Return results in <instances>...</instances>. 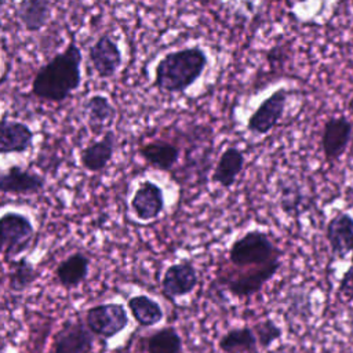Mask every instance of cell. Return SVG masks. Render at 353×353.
<instances>
[{
	"label": "cell",
	"instance_id": "1",
	"mask_svg": "<svg viewBox=\"0 0 353 353\" xmlns=\"http://www.w3.org/2000/svg\"><path fill=\"white\" fill-rule=\"evenodd\" d=\"M81 50L70 43L37 70L32 83V94L48 102L65 101L81 83Z\"/></svg>",
	"mask_w": 353,
	"mask_h": 353
},
{
	"label": "cell",
	"instance_id": "2",
	"mask_svg": "<svg viewBox=\"0 0 353 353\" xmlns=\"http://www.w3.org/2000/svg\"><path fill=\"white\" fill-rule=\"evenodd\" d=\"M207 62L199 46L168 52L156 65L153 84L163 92H183L201 76Z\"/></svg>",
	"mask_w": 353,
	"mask_h": 353
},
{
	"label": "cell",
	"instance_id": "3",
	"mask_svg": "<svg viewBox=\"0 0 353 353\" xmlns=\"http://www.w3.org/2000/svg\"><path fill=\"white\" fill-rule=\"evenodd\" d=\"M281 251L273 244L269 236L261 230H250L237 239L230 250L229 259L237 268L262 266L280 261Z\"/></svg>",
	"mask_w": 353,
	"mask_h": 353
},
{
	"label": "cell",
	"instance_id": "4",
	"mask_svg": "<svg viewBox=\"0 0 353 353\" xmlns=\"http://www.w3.org/2000/svg\"><path fill=\"white\" fill-rule=\"evenodd\" d=\"M0 233L3 255L6 259H11L28 248L34 229L25 215L6 212L0 219Z\"/></svg>",
	"mask_w": 353,
	"mask_h": 353
},
{
	"label": "cell",
	"instance_id": "5",
	"mask_svg": "<svg viewBox=\"0 0 353 353\" xmlns=\"http://www.w3.org/2000/svg\"><path fill=\"white\" fill-rule=\"evenodd\" d=\"M128 324V316L123 305L102 303L88 309L85 325L88 330L102 338H112L121 332Z\"/></svg>",
	"mask_w": 353,
	"mask_h": 353
},
{
	"label": "cell",
	"instance_id": "6",
	"mask_svg": "<svg viewBox=\"0 0 353 353\" xmlns=\"http://www.w3.org/2000/svg\"><path fill=\"white\" fill-rule=\"evenodd\" d=\"M280 268V261L270 262L268 265L256 266L255 269L236 273L233 277H226L223 284L229 292L234 296L245 298L251 296L262 290V287L276 274Z\"/></svg>",
	"mask_w": 353,
	"mask_h": 353
},
{
	"label": "cell",
	"instance_id": "7",
	"mask_svg": "<svg viewBox=\"0 0 353 353\" xmlns=\"http://www.w3.org/2000/svg\"><path fill=\"white\" fill-rule=\"evenodd\" d=\"M287 97H288V92L285 88L276 90L248 117L247 128L251 132L258 135H263L272 131L276 127V124L280 121L284 113Z\"/></svg>",
	"mask_w": 353,
	"mask_h": 353
},
{
	"label": "cell",
	"instance_id": "8",
	"mask_svg": "<svg viewBox=\"0 0 353 353\" xmlns=\"http://www.w3.org/2000/svg\"><path fill=\"white\" fill-rule=\"evenodd\" d=\"M352 134L353 124L346 117H331L324 123L321 149L327 161H335L346 152Z\"/></svg>",
	"mask_w": 353,
	"mask_h": 353
},
{
	"label": "cell",
	"instance_id": "9",
	"mask_svg": "<svg viewBox=\"0 0 353 353\" xmlns=\"http://www.w3.org/2000/svg\"><path fill=\"white\" fill-rule=\"evenodd\" d=\"M91 334L79 319L66 321L57 332L48 353H87L94 341Z\"/></svg>",
	"mask_w": 353,
	"mask_h": 353
},
{
	"label": "cell",
	"instance_id": "10",
	"mask_svg": "<svg viewBox=\"0 0 353 353\" xmlns=\"http://www.w3.org/2000/svg\"><path fill=\"white\" fill-rule=\"evenodd\" d=\"M88 57L91 65L101 79H109L121 66V51L117 43L109 36L102 34L90 47Z\"/></svg>",
	"mask_w": 353,
	"mask_h": 353
},
{
	"label": "cell",
	"instance_id": "11",
	"mask_svg": "<svg viewBox=\"0 0 353 353\" xmlns=\"http://www.w3.org/2000/svg\"><path fill=\"white\" fill-rule=\"evenodd\" d=\"M325 239L334 256L346 258L353 251V216L343 211L335 214L325 226Z\"/></svg>",
	"mask_w": 353,
	"mask_h": 353
},
{
	"label": "cell",
	"instance_id": "12",
	"mask_svg": "<svg viewBox=\"0 0 353 353\" xmlns=\"http://www.w3.org/2000/svg\"><path fill=\"white\" fill-rule=\"evenodd\" d=\"M197 285V272L192 262L182 261L171 265L161 280L163 292L170 298H179L190 294Z\"/></svg>",
	"mask_w": 353,
	"mask_h": 353
},
{
	"label": "cell",
	"instance_id": "13",
	"mask_svg": "<svg viewBox=\"0 0 353 353\" xmlns=\"http://www.w3.org/2000/svg\"><path fill=\"white\" fill-rule=\"evenodd\" d=\"M131 208L141 221H152L164 210V196L159 185L143 181L131 199Z\"/></svg>",
	"mask_w": 353,
	"mask_h": 353
},
{
	"label": "cell",
	"instance_id": "14",
	"mask_svg": "<svg viewBox=\"0 0 353 353\" xmlns=\"http://www.w3.org/2000/svg\"><path fill=\"white\" fill-rule=\"evenodd\" d=\"M44 178L19 165L8 167L0 175V190L12 194H33L44 188Z\"/></svg>",
	"mask_w": 353,
	"mask_h": 353
},
{
	"label": "cell",
	"instance_id": "15",
	"mask_svg": "<svg viewBox=\"0 0 353 353\" xmlns=\"http://www.w3.org/2000/svg\"><path fill=\"white\" fill-rule=\"evenodd\" d=\"M33 131L22 121L8 120L3 116L0 121V152L23 153L33 145Z\"/></svg>",
	"mask_w": 353,
	"mask_h": 353
},
{
	"label": "cell",
	"instance_id": "16",
	"mask_svg": "<svg viewBox=\"0 0 353 353\" xmlns=\"http://www.w3.org/2000/svg\"><path fill=\"white\" fill-rule=\"evenodd\" d=\"M114 145H116L114 132L112 130L105 131L102 139L87 145L83 149L80 154L83 167L91 172H98L105 170L113 157Z\"/></svg>",
	"mask_w": 353,
	"mask_h": 353
},
{
	"label": "cell",
	"instance_id": "17",
	"mask_svg": "<svg viewBox=\"0 0 353 353\" xmlns=\"http://www.w3.org/2000/svg\"><path fill=\"white\" fill-rule=\"evenodd\" d=\"M181 149L168 141H150L139 148V154L152 167L170 171L174 168L179 159Z\"/></svg>",
	"mask_w": 353,
	"mask_h": 353
},
{
	"label": "cell",
	"instance_id": "18",
	"mask_svg": "<svg viewBox=\"0 0 353 353\" xmlns=\"http://www.w3.org/2000/svg\"><path fill=\"white\" fill-rule=\"evenodd\" d=\"M15 14L28 32H39L51 17V3L50 0H19Z\"/></svg>",
	"mask_w": 353,
	"mask_h": 353
},
{
	"label": "cell",
	"instance_id": "19",
	"mask_svg": "<svg viewBox=\"0 0 353 353\" xmlns=\"http://www.w3.org/2000/svg\"><path fill=\"white\" fill-rule=\"evenodd\" d=\"M244 165V154L236 146H229L223 150L216 161L212 172V181L223 188H230Z\"/></svg>",
	"mask_w": 353,
	"mask_h": 353
},
{
	"label": "cell",
	"instance_id": "20",
	"mask_svg": "<svg viewBox=\"0 0 353 353\" xmlns=\"http://www.w3.org/2000/svg\"><path fill=\"white\" fill-rule=\"evenodd\" d=\"M84 110L88 127L94 134H99L114 120L116 116V109L112 102L101 94L90 97L84 105Z\"/></svg>",
	"mask_w": 353,
	"mask_h": 353
},
{
	"label": "cell",
	"instance_id": "21",
	"mask_svg": "<svg viewBox=\"0 0 353 353\" xmlns=\"http://www.w3.org/2000/svg\"><path fill=\"white\" fill-rule=\"evenodd\" d=\"M90 259L81 254L74 252L63 259L57 268V279L59 284L65 288H74L77 287L88 273Z\"/></svg>",
	"mask_w": 353,
	"mask_h": 353
},
{
	"label": "cell",
	"instance_id": "22",
	"mask_svg": "<svg viewBox=\"0 0 353 353\" xmlns=\"http://www.w3.org/2000/svg\"><path fill=\"white\" fill-rule=\"evenodd\" d=\"M256 343L252 328H233L219 339V349L225 353H252L256 350Z\"/></svg>",
	"mask_w": 353,
	"mask_h": 353
},
{
	"label": "cell",
	"instance_id": "23",
	"mask_svg": "<svg viewBox=\"0 0 353 353\" xmlns=\"http://www.w3.org/2000/svg\"><path fill=\"white\" fill-rule=\"evenodd\" d=\"M128 309L138 324L150 327L163 319L161 306L148 295H137L128 299Z\"/></svg>",
	"mask_w": 353,
	"mask_h": 353
},
{
	"label": "cell",
	"instance_id": "24",
	"mask_svg": "<svg viewBox=\"0 0 353 353\" xmlns=\"http://www.w3.org/2000/svg\"><path fill=\"white\" fill-rule=\"evenodd\" d=\"M36 279H37V272L28 259L21 258L10 262L8 285L11 291L21 292L26 290L29 285H32Z\"/></svg>",
	"mask_w": 353,
	"mask_h": 353
},
{
	"label": "cell",
	"instance_id": "25",
	"mask_svg": "<svg viewBox=\"0 0 353 353\" xmlns=\"http://www.w3.org/2000/svg\"><path fill=\"white\" fill-rule=\"evenodd\" d=\"M181 349L182 339L171 327L159 330L148 339V353H181Z\"/></svg>",
	"mask_w": 353,
	"mask_h": 353
},
{
	"label": "cell",
	"instance_id": "26",
	"mask_svg": "<svg viewBox=\"0 0 353 353\" xmlns=\"http://www.w3.org/2000/svg\"><path fill=\"white\" fill-rule=\"evenodd\" d=\"M254 332L256 335L258 343L262 347H269L274 341H277L281 336V328L270 319L263 320L261 323H258L254 327Z\"/></svg>",
	"mask_w": 353,
	"mask_h": 353
},
{
	"label": "cell",
	"instance_id": "27",
	"mask_svg": "<svg viewBox=\"0 0 353 353\" xmlns=\"http://www.w3.org/2000/svg\"><path fill=\"white\" fill-rule=\"evenodd\" d=\"M338 292L347 301H353V265L343 273L339 281Z\"/></svg>",
	"mask_w": 353,
	"mask_h": 353
},
{
	"label": "cell",
	"instance_id": "28",
	"mask_svg": "<svg viewBox=\"0 0 353 353\" xmlns=\"http://www.w3.org/2000/svg\"><path fill=\"white\" fill-rule=\"evenodd\" d=\"M295 3H305V1H307V0H294Z\"/></svg>",
	"mask_w": 353,
	"mask_h": 353
},
{
	"label": "cell",
	"instance_id": "29",
	"mask_svg": "<svg viewBox=\"0 0 353 353\" xmlns=\"http://www.w3.org/2000/svg\"><path fill=\"white\" fill-rule=\"evenodd\" d=\"M350 259H352V265H353V251H352V258Z\"/></svg>",
	"mask_w": 353,
	"mask_h": 353
},
{
	"label": "cell",
	"instance_id": "30",
	"mask_svg": "<svg viewBox=\"0 0 353 353\" xmlns=\"http://www.w3.org/2000/svg\"><path fill=\"white\" fill-rule=\"evenodd\" d=\"M120 353H127V352H120Z\"/></svg>",
	"mask_w": 353,
	"mask_h": 353
}]
</instances>
